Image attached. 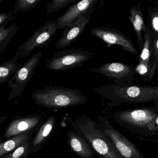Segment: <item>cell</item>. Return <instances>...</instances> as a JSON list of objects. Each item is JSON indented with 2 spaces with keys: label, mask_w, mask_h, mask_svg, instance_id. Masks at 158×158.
<instances>
[{
  "label": "cell",
  "mask_w": 158,
  "mask_h": 158,
  "mask_svg": "<svg viewBox=\"0 0 158 158\" xmlns=\"http://www.w3.org/2000/svg\"><path fill=\"white\" fill-rule=\"evenodd\" d=\"M101 97L109 101L110 107L123 103L153 102L158 109V86L130 85L121 86L115 84L104 85L92 89Z\"/></svg>",
  "instance_id": "obj_1"
},
{
  "label": "cell",
  "mask_w": 158,
  "mask_h": 158,
  "mask_svg": "<svg viewBox=\"0 0 158 158\" xmlns=\"http://www.w3.org/2000/svg\"><path fill=\"white\" fill-rule=\"evenodd\" d=\"M69 122L75 131L91 146L95 153L101 158H124L115 145L105 135L96 121L85 115L78 116Z\"/></svg>",
  "instance_id": "obj_2"
},
{
  "label": "cell",
  "mask_w": 158,
  "mask_h": 158,
  "mask_svg": "<svg viewBox=\"0 0 158 158\" xmlns=\"http://www.w3.org/2000/svg\"><path fill=\"white\" fill-rule=\"evenodd\" d=\"M31 98L39 106L53 109L80 106L87 100L86 97L79 89L52 85L32 93Z\"/></svg>",
  "instance_id": "obj_3"
},
{
  "label": "cell",
  "mask_w": 158,
  "mask_h": 158,
  "mask_svg": "<svg viewBox=\"0 0 158 158\" xmlns=\"http://www.w3.org/2000/svg\"><path fill=\"white\" fill-rule=\"evenodd\" d=\"M158 116V109L152 106L116 112L113 114V118L129 131L144 136H153L148 126Z\"/></svg>",
  "instance_id": "obj_4"
},
{
  "label": "cell",
  "mask_w": 158,
  "mask_h": 158,
  "mask_svg": "<svg viewBox=\"0 0 158 158\" xmlns=\"http://www.w3.org/2000/svg\"><path fill=\"white\" fill-rule=\"evenodd\" d=\"M94 56V53L90 51L71 48L54 52L53 57L46 61V67L54 71L75 69L82 66Z\"/></svg>",
  "instance_id": "obj_5"
},
{
  "label": "cell",
  "mask_w": 158,
  "mask_h": 158,
  "mask_svg": "<svg viewBox=\"0 0 158 158\" xmlns=\"http://www.w3.org/2000/svg\"><path fill=\"white\" fill-rule=\"evenodd\" d=\"M96 122L124 158H144L143 154L137 147L118 129L112 126L106 117L98 115Z\"/></svg>",
  "instance_id": "obj_6"
},
{
  "label": "cell",
  "mask_w": 158,
  "mask_h": 158,
  "mask_svg": "<svg viewBox=\"0 0 158 158\" xmlns=\"http://www.w3.org/2000/svg\"><path fill=\"white\" fill-rule=\"evenodd\" d=\"M42 53L40 52L33 55L23 66L18 67V70L8 82V86L11 88L9 101L17 98L18 101L21 94L24 90L31 77L40 64Z\"/></svg>",
  "instance_id": "obj_7"
},
{
  "label": "cell",
  "mask_w": 158,
  "mask_h": 158,
  "mask_svg": "<svg viewBox=\"0 0 158 158\" xmlns=\"http://www.w3.org/2000/svg\"><path fill=\"white\" fill-rule=\"evenodd\" d=\"M90 70L105 76L112 79L115 85L121 86L133 85L135 80V66L122 63H107L99 67H92Z\"/></svg>",
  "instance_id": "obj_8"
},
{
  "label": "cell",
  "mask_w": 158,
  "mask_h": 158,
  "mask_svg": "<svg viewBox=\"0 0 158 158\" xmlns=\"http://www.w3.org/2000/svg\"><path fill=\"white\" fill-rule=\"evenodd\" d=\"M56 22L49 21L36 30L32 36L18 47L21 58H25L37 48H45L48 45L57 30Z\"/></svg>",
  "instance_id": "obj_9"
},
{
  "label": "cell",
  "mask_w": 158,
  "mask_h": 158,
  "mask_svg": "<svg viewBox=\"0 0 158 158\" xmlns=\"http://www.w3.org/2000/svg\"><path fill=\"white\" fill-rule=\"evenodd\" d=\"M90 34L100 39L108 46L118 45L132 54L138 53L137 49L131 40L118 29L109 27H95L90 30Z\"/></svg>",
  "instance_id": "obj_10"
},
{
  "label": "cell",
  "mask_w": 158,
  "mask_h": 158,
  "mask_svg": "<svg viewBox=\"0 0 158 158\" xmlns=\"http://www.w3.org/2000/svg\"><path fill=\"white\" fill-rule=\"evenodd\" d=\"M99 0H83L73 4L65 13L57 18L56 21L57 29L65 28L77 21L81 16L95 10Z\"/></svg>",
  "instance_id": "obj_11"
},
{
  "label": "cell",
  "mask_w": 158,
  "mask_h": 158,
  "mask_svg": "<svg viewBox=\"0 0 158 158\" xmlns=\"http://www.w3.org/2000/svg\"><path fill=\"white\" fill-rule=\"evenodd\" d=\"M92 13L93 12H89L85 15L65 27L61 37L56 44V48L61 49L68 47L82 35L86 27L90 22Z\"/></svg>",
  "instance_id": "obj_12"
},
{
  "label": "cell",
  "mask_w": 158,
  "mask_h": 158,
  "mask_svg": "<svg viewBox=\"0 0 158 158\" xmlns=\"http://www.w3.org/2000/svg\"><path fill=\"white\" fill-rule=\"evenodd\" d=\"M41 116L38 114L18 116L11 121L6 127L3 137L7 139L31 129L39 127L42 123Z\"/></svg>",
  "instance_id": "obj_13"
},
{
  "label": "cell",
  "mask_w": 158,
  "mask_h": 158,
  "mask_svg": "<svg viewBox=\"0 0 158 158\" xmlns=\"http://www.w3.org/2000/svg\"><path fill=\"white\" fill-rule=\"evenodd\" d=\"M56 123V117L53 115L50 116L40 125L31 140L28 151L29 156L43 148L46 140L54 130Z\"/></svg>",
  "instance_id": "obj_14"
},
{
  "label": "cell",
  "mask_w": 158,
  "mask_h": 158,
  "mask_svg": "<svg viewBox=\"0 0 158 158\" xmlns=\"http://www.w3.org/2000/svg\"><path fill=\"white\" fill-rule=\"evenodd\" d=\"M67 143L73 152L81 158H93L96 154L94 150L82 137L75 131L69 130L67 132Z\"/></svg>",
  "instance_id": "obj_15"
},
{
  "label": "cell",
  "mask_w": 158,
  "mask_h": 158,
  "mask_svg": "<svg viewBox=\"0 0 158 158\" xmlns=\"http://www.w3.org/2000/svg\"><path fill=\"white\" fill-rule=\"evenodd\" d=\"M129 12V20L137 37L139 49L141 51L144 44V37H142V33H144V35L147 34V28L144 22V15L141 10L140 3L131 7Z\"/></svg>",
  "instance_id": "obj_16"
},
{
  "label": "cell",
  "mask_w": 158,
  "mask_h": 158,
  "mask_svg": "<svg viewBox=\"0 0 158 158\" xmlns=\"http://www.w3.org/2000/svg\"><path fill=\"white\" fill-rule=\"evenodd\" d=\"M40 127L16 135L4 142H1L0 144V158L10 153L23 145L30 137L35 135Z\"/></svg>",
  "instance_id": "obj_17"
},
{
  "label": "cell",
  "mask_w": 158,
  "mask_h": 158,
  "mask_svg": "<svg viewBox=\"0 0 158 158\" xmlns=\"http://www.w3.org/2000/svg\"><path fill=\"white\" fill-rule=\"evenodd\" d=\"M147 34L149 35L152 41L158 37V2L152 1L147 8L145 18Z\"/></svg>",
  "instance_id": "obj_18"
},
{
  "label": "cell",
  "mask_w": 158,
  "mask_h": 158,
  "mask_svg": "<svg viewBox=\"0 0 158 158\" xmlns=\"http://www.w3.org/2000/svg\"><path fill=\"white\" fill-rule=\"evenodd\" d=\"M135 68L136 74L143 82H150L158 68V63L153 55L149 63L139 62Z\"/></svg>",
  "instance_id": "obj_19"
},
{
  "label": "cell",
  "mask_w": 158,
  "mask_h": 158,
  "mask_svg": "<svg viewBox=\"0 0 158 158\" xmlns=\"http://www.w3.org/2000/svg\"><path fill=\"white\" fill-rule=\"evenodd\" d=\"M21 53L19 51L16 52L15 55L11 60L4 62L0 66V85H2L9 82L13 74L16 73L18 67L17 60L20 57Z\"/></svg>",
  "instance_id": "obj_20"
},
{
  "label": "cell",
  "mask_w": 158,
  "mask_h": 158,
  "mask_svg": "<svg viewBox=\"0 0 158 158\" xmlns=\"http://www.w3.org/2000/svg\"><path fill=\"white\" fill-rule=\"evenodd\" d=\"M19 29V26L15 24L7 28L4 27L0 28V53L4 52L7 45Z\"/></svg>",
  "instance_id": "obj_21"
},
{
  "label": "cell",
  "mask_w": 158,
  "mask_h": 158,
  "mask_svg": "<svg viewBox=\"0 0 158 158\" xmlns=\"http://www.w3.org/2000/svg\"><path fill=\"white\" fill-rule=\"evenodd\" d=\"M153 41L148 34L144 35V44L139 57V62L149 63L154 55L152 48Z\"/></svg>",
  "instance_id": "obj_22"
},
{
  "label": "cell",
  "mask_w": 158,
  "mask_h": 158,
  "mask_svg": "<svg viewBox=\"0 0 158 158\" xmlns=\"http://www.w3.org/2000/svg\"><path fill=\"white\" fill-rule=\"evenodd\" d=\"M41 0H16L14 7V14L28 11L34 9Z\"/></svg>",
  "instance_id": "obj_23"
},
{
  "label": "cell",
  "mask_w": 158,
  "mask_h": 158,
  "mask_svg": "<svg viewBox=\"0 0 158 158\" xmlns=\"http://www.w3.org/2000/svg\"><path fill=\"white\" fill-rule=\"evenodd\" d=\"M33 136L30 137L23 145L9 154L0 158H28V151Z\"/></svg>",
  "instance_id": "obj_24"
},
{
  "label": "cell",
  "mask_w": 158,
  "mask_h": 158,
  "mask_svg": "<svg viewBox=\"0 0 158 158\" xmlns=\"http://www.w3.org/2000/svg\"><path fill=\"white\" fill-rule=\"evenodd\" d=\"M77 2V0H53L47 5V13L51 14Z\"/></svg>",
  "instance_id": "obj_25"
},
{
  "label": "cell",
  "mask_w": 158,
  "mask_h": 158,
  "mask_svg": "<svg viewBox=\"0 0 158 158\" xmlns=\"http://www.w3.org/2000/svg\"><path fill=\"white\" fill-rule=\"evenodd\" d=\"M16 17L13 16L11 12L0 14V28L5 27L7 24L10 21L15 19Z\"/></svg>",
  "instance_id": "obj_26"
},
{
  "label": "cell",
  "mask_w": 158,
  "mask_h": 158,
  "mask_svg": "<svg viewBox=\"0 0 158 158\" xmlns=\"http://www.w3.org/2000/svg\"><path fill=\"white\" fill-rule=\"evenodd\" d=\"M148 127L150 131L153 134V136L158 135V116Z\"/></svg>",
  "instance_id": "obj_27"
},
{
  "label": "cell",
  "mask_w": 158,
  "mask_h": 158,
  "mask_svg": "<svg viewBox=\"0 0 158 158\" xmlns=\"http://www.w3.org/2000/svg\"><path fill=\"white\" fill-rule=\"evenodd\" d=\"M152 48H153L154 55L158 63V37L156 38L152 42Z\"/></svg>",
  "instance_id": "obj_28"
},
{
  "label": "cell",
  "mask_w": 158,
  "mask_h": 158,
  "mask_svg": "<svg viewBox=\"0 0 158 158\" xmlns=\"http://www.w3.org/2000/svg\"></svg>",
  "instance_id": "obj_29"
}]
</instances>
